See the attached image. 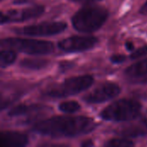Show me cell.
I'll return each instance as SVG.
<instances>
[{"label":"cell","mask_w":147,"mask_h":147,"mask_svg":"<svg viewBox=\"0 0 147 147\" xmlns=\"http://www.w3.org/2000/svg\"><path fill=\"white\" fill-rule=\"evenodd\" d=\"M101 127L98 119L88 115H49L30 126L36 136L56 140H81Z\"/></svg>","instance_id":"6da1fadb"},{"label":"cell","mask_w":147,"mask_h":147,"mask_svg":"<svg viewBox=\"0 0 147 147\" xmlns=\"http://www.w3.org/2000/svg\"><path fill=\"white\" fill-rule=\"evenodd\" d=\"M145 112V106L139 99L125 97L115 100L100 109L97 118L102 122L119 126L140 120Z\"/></svg>","instance_id":"7a4b0ae2"},{"label":"cell","mask_w":147,"mask_h":147,"mask_svg":"<svg viewBox=\"0 0 147 147\" xmlns=\"http://www.w3.org/2000/svg\"><path fill=\"white\" fill-rule=\"evenodd\" d=\"M53 109L41 102H22L11 106L3 112L2 120L6 125L14 127H30L37 121L52 115Z\"/></svg>","instance_id":"3957f363"},{"label":"cell","mask_w":147,"mask_h":147,"mask_svg":"<svg viewBox=\"0 0 147 147\" xmlns=\"http://www.w3.org/2000/svg\"><path fill=\"white\" fill-rule=\"evenodd\" d=\"M95 79L90 75L74 76L63 82L47 86L40 93V97L46 101H57L79 95L89 90Z\"/></svg>","instance_id":"277c9868"},{"label":"cell","mask_w":147,"mask_h":147,"mask_svg":"<svg viewBox=\"0 0 147 147\" xmlns=\"http://www.w3.org/2000/svg\"><path fill=\"white\" fill-rule=\"evenodd\" d=\"M109 17V11L102 6L90 5L79 9L72 16L73 28L81 33H92L98 30Z\"/></svg>","instance_id":"5b68a950"},{"label":"cell","mask_w":147,"mask_h":147,"mask_svg":"<svg viewBox=\"0 0 147 147\" xmlns=\"http://www.w3.org/2000/svg\"><path fill=\"white\" fill-rule=\"evenodd\" d=\"M1 46L30 55H46L54 51V46L52 42L32 39L8 38L2 40Z\"/></svg>","instance_id":"8992f818"},{"label":"cell","mask_w":147,"mask_h":147,"mask_svg":"<svg viewBox=\"0 0 147 147\" xmlns=\"http://www.w3.org/2000/svg\"><path fill=\"white\" fill-rule=\"evenodd\" d=\"M121 87L114 82H105L82 96V102L91 107L100 106L113 101L121 93Z\"/></svg>","instance_id":"52a82bcc"},{"label":"cell","mask_w":147,"mask_h":147,"mask_svg":"<svg viewBox=\"0 0 147 147\" xmlns=\"http://www.w3.org/2000/svg\"><path fill=\"white\" fill-rule=\"evenodd\" d=\"M1 134L3 147H31L34 143V135L18 127L6 125Z\"/></svg>","instance_id":"ba28073f"},{"label":"cell","mask_w":147,"mask_h":147,"mask_svg":"<svg viewBox=\"0 0 147 147\" xmlns=\"http://www.w3.org/2000/svg\"><path fill=\"white\" fill-rule=\"evenodd\" d=\"M66 28V23L63 22H45L39 24L26 26L17 32L29 36H49L58 34L65 30Z\"/></svg>","instance_id":"9c48e42d"},{"label":"cell","mask_w":147,"mask_h":147,"mask_svg":"<svg viewBox=\"0 0 147 147\" xmlns=\"http://www.w3.org/2000/svg\"><path fill=\"white\" fill-rule=\"evenodd\" d=\"M97 42L98 39L93 36H71L60 40L58 47L66 53H78L92 48Z\"/></svg>","instance_id":"30bf717a"},{"label":"cell","mask_w":147,"mask_h":147,"mask_svg":"<svg viewBox=\"0 0 147 147\" xmlns=\"http://www.w3.org/2000/svg\"><path fill=\"white\" fill-rule=\"evenodd\" d=\"M44 6L42 5H34L22 10L11 9L7 11L5 14H1V22L4 23L8 22H24L27 20L34 19L41 16L44 12Z\"/></svg>","instance_id":"8fae6325"},{"label":"cell","mask_w":147,"mask_h":147,"mask_svg":"<svg viewBox=\"0 0 147 147\" xmlns=\"http://www.w3.org/2000/svg\"><path fill=\"white\" fill-rule=\"evenodd\" d=\"M124 77L132 84H147V59L128 66L124 71Z\"/></svg>","instance_id":"7c38bea8"},{"label":"cell","mask_w":147,"mask_h":147,"mask_svg":"<svg viewBox=\"0 0 147 147\" xmlns=\"http://www.w3.org/2000/svg\"><path fill=\"white\" fill-rule=\"evenodd\" d=\"M138 140L112 134L99 142L97 147H138Z\"/></svg>","instance_id":"4fadbf2b"},{"label":"cell","mask_w":147,"mask_h":147,"mask_svg":"<svg viewBox=\"0 0 147 147\" xmlns=\"http://www.w3.org/2000/svg\"><path fill=\"white\" fill-rule=\"evenodd\" d=\"M56 111L62 115H79L84 111V105L77 100H64L58 102Z\"/></svg>","instance_id":"5bb4252c"},{"label":"cell","mask_w":147,"mask_h":147,"mask_svg":"<svg viewBox=\"0 0 147 147\" xmlns=\"http://www.w3.org/2000/svg\"><path fill=\"white\" fill-rule=\"evenodd\" d=\"M50 61L46 59H24L21 61L20 66L29 71H40L49 65Z\"/></svg>","instance_id":"9a60e30c"},{"label":"cell","mask_w":147,"mask_h":147,"mask_svg":"<svg viewBox=\"0 0 147 147\" xmlns=\"http://www.w3.org/2000/svg\"><path fill=\"white\" fill-rule=\"evenodd\" d=\"M31 147H77V144L66 140H56L41 138L40 140L34 141Z\"/></svg>","instance_id":"2e32d148"},{"label":"cell","mask_w":147,"mask_h":147,"mask_svg":"<svg viewBox=\"0 0 147 147\" xmlns=\"http://www.w3.org/2000/svg\"><path fill=\"white\" fill-rule=\"evenodd\" d=\"M16 54L13 50L6 49V50H3L1 52L0 63H1V66L3 68L12 65L16 61Z\"/></svg>","instance_id":"e0dca14e"},{"label":"cell","mask_w":147,"mask_h":147,"mask_svg":"<svg viewBox=\"0 0 147 147\" xmlns=\"http://www.w3.org/2000/svg\"><path fill=\"white\" fill-rule=\"evenodd\" d=\"M96 140L93 137L87 136L81 140H79V142L77 144V147H97L98 143H96Z\"/></svg>","instance_id":"ac0fdd59"},{"label":"cell","mask_w":147,"mask_h":147,"mask_svg":"<svg viewBox=\"0 0 147 147\" xmlns=\"http://www.w3.org/2000/svg\"><path fill=\"white\" fill-rule=\"evenodd\" d=\"M145 55H147V45L140 47V48H139L136 51H134L130 55V57L134 59H138V58H140V57L145 56Z\"/></svg>","instance_id":"d6986e66"},{"label":"cell","mask_w":147,"mask_h":147,"mask_svg":"<svg viewBox=\"0 0 147 147\" xmlns=\"http://www.w3.org/2000/svg\"><path fill=\"white\" fill-rule=\"evenodd\" d=\"M110 60L114 64H121L126 60V57L122 54H115L110 58Z\"/></svg>","instance_id":"ffe728a7"},{"label":"cell","mask_w":147,"mask_h":147,"mask_svg":"<svg viewBox=\"0 0 147 147\" xmlns=\"http://www.w3.org/2000/svg\"><path fill=\"white\" fill-rule=\"evenodd\" d=\"M140 123L147 130V110H146L145 114L143 115V116L140 120Z\"/></svg>","instance_id":"44dd1931"},{"label":"cell","mask_w":147,"mask_h":147,"mask_svg":"<svg viewBox=\"0 0 147 147\" xmlns=\"http://www.w3.org/2000/svg\"><path fill=\"white\" fill-rule=\"evenodd\" d=\"M34 0H14L13 3L14 4H24V3H31Z\"/></svg>","instance_id":"7402d4cb"},{"label":"cell","mask_w":147,"mask_h":147,"mask_svg":"<svg viewBox=\"0 0 147 147\" xmlns=\"http://www.w3.org/2000/svg\"><path fill=\"white\" fill-rule=\"evenodd\" d=\"M140 13L142 15H147V1L143 4V6L140 9Z\"/></svg>","instance_id":"603a6c76"},{"label":"cell","mask_w":147,"mask_h":147,"mask_svg":"<svg viewBox=\"0 0 147 147\" xmlns=\"http://www.w3.org/2000/svg\"><path fill=\"white\" fill-rule=\"evenodd\" d=\"M126 47H127V49L128 50V51H134V44L132 43V42H127L126 43Z\"/></svg>","instance_id":"cb8c5ba5"},{"label":"cell","mask_w":147,"mask_h":147,"mask_svg":"<svg viewBox=\"0 0 147 147\" xmlns=\"http://www.w3.org/2000/svg\"><path fill=\"white\" fill-rule=\"evenodd\" d=\"M74 1H79V2H93V1H99V0H74Z\"/></svg>","instance_id":"d4e9b609"}]
</instances>
